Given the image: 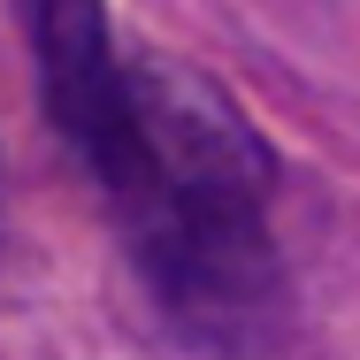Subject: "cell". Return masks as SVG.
I'll return each mask as SVG.
<instances>
[{"mask_svg": "<svg viewBox=\"0 0 360 360\" xmlns=\"http://www.w3.org/2000/svg\"><path fill=\"white\" fill-rule=\"evenodd\" d=\"M161 314L215 345L253 353L284 314V269L269 245L276 169L245 115L176 62L131 70V153L100 176Z\"/></svg>", "mask_w": 360, "mask_h": 360, "instance_id": "6da1fadb", "label": "cell"}, {"mask_svg": "<svg viewBox=\"0 0 360 360\" xmlns=\"http://www.w3.org/2000/svg\"><path fill=\"white\" fill-rule=\"evenodd\" d=\"M23 31L62 139L108 176L131 153V70L108 46V0H23Z\"/></svg>", "mask_w": 360, "mask_h": 360, "instance_id": "7a4b0ae2", "label": "cell"}]
</instances>
